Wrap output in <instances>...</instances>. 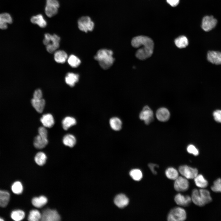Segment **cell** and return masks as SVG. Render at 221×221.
Instances as JSON below:
<instances>
[{
  "label": "cell",
  "mask_w": 221,
  "mask_h": 221,
  "mask_svg": "<svg viewBox=\"0 0 221 221\" xmlns=\"http://www.w3.org/2000/svg\"><path fill=\"white\" fill-rule=\"evenodd\" d=\"M113 53L111 50L105 49L98 50L94 59L97 61L100 66L103 69L106 70L113 64L114 59L113 57Z\"/></svg>",
  "instance_id": "1"
},
{
  "label": "cell",
  "mask_w": 221,
  "mask_h": 221,
  "mask_svg": "<svg viewBox=\"0 0 221 221\" xmlns=\"http://www.w3.org/2000/svg\"><path fill=\"white\" fill-rule=\"evenodd\" d=\"M60 37L56 34L46 33L44 35L43 43L46 46V50L50 53L55 52L59 47Z\"/></svg>",
  "instance_id": "2"
},
{
  "label": "cell",
  "mask_w": 221,
  "mask_h": 221,
  "mask_svg": "<svg viewBox=\"0 0 221 221\" xmlns=\"http://www.w3.org/2000/svg\"><path fill=\"white\" fill-rule=\"evenodd\" d=\"M187 218L185 210L180 207H176L172 208L169 211L167 216L169 221H183Z\"/></svg>",
  "instance_id": "3"
},
{
  "label": "cell",
  "mask_w": 221,
  "mask_h": 221,
  "mask_svg": "<svg viewBox=\"0 0 221 221\" xmlns=\"http://www.w3.org/2000/svg\"><path fill=\"white\" fill-rule=\"evenodd\" d=\"M142 47L138 49L135 53L136 56L138 58L143 60L152 56L153 52L154 43L143 44L140 47Z\"/></svg>",
  "instance_id": "4"
},
{
  "label": "cell",
  "mask_w": 221,
  "mask_h": 221,
  "mask_svg": "<svg viewBox=\"0 0 221 221\" xmlns=\"http://www.w3.org/2000/svg\"><path fill=\"white\" fill-rule=\"evenodd\" d=\"M60 4L58 0H46L45 8V14L48 17H52L56 14Z\"/></svg>",
  "instance_id": "5"
},
{
  "label": "cell",
  "mask_w": 221,
  "mask_h": 221,
  "mask_svg": "<svg viewBox=\"0 0 221 221\" xmlns=\"http://www.w3.org/2000/svg\"><path fill=\"white\" fill-rule=\"evenodd\" d=\"M217 20L212 15H206L202 20L201 28L205 32H209L216 26L218 24Z\"/></svg>",
  "instance_id": "6"
},
{
  "label": "cell",
  "mask_w": 221,
  "mask_h": 221,
  "mask_svg": "<svg viewBox=\"0 0 221 221\" xmlns=\"http://www.w3.org/2000/svg\"><path fill=\"white\" fill-rule=\"evenodd\" d=\"M78 25L80 30L87 32L93 30L94 24L89 17L85 16L82 17L78 19Z\"/></svg>",
  "instance_id": "7"
},
{
  "label": "cell",
  "mask_w": 221,
  "mask_h": 221,
  "mask_svg": "<svg viewBox=\"0 0 221 221\" xmlns=\"http://www.w3.org/2000/svg\"><path fill=\"white\" fill-rule=\"evenodd\" d=\"M178 170L181 175L187 179H194L198 174V171L196 168L186 165L179 166Z\"/></svg>",
  "instance_id": "8"
},
{
  "label": "cell",
  "mask_w": 221,
  "mask_h": 221,
  "mask_svg": "<svg viewBox=\"0 0 221 221\" xmlns=\"http://www.w3.org/2000/svg\"><path fill=\"white\" fill-rule=\"evenodd\" d=\"M41 220L44 221H58L60 216L57 211L49 209L45 210L41 215Z\"/></svg>",
  "instance_id": "9"
},
{
  "label": "cell",
  "mask_w": 221,
  "mask_h": 221,
  "mask_svg": "<svg viewBox=\"0 0 221 221\" xmlns=\"http://www.w3.org/2000/svg\"><path fill=\"white\" fill-rule=\"evenodd\" d=\"M175 189L179 192L187 191L189 187V183L187 179L182 176H179L175 180L174 184Z\"/></svg>",
  "instance_id": "10"
},
{
  "label": "cell",
  "mask_w": 221,
  "mask_h": 221,
  "mask_svg": "<svg viewBox=\"0 0 221 221\" xmlns=\"http://www.w3.org/2000/svg\"><path fill=\"white\" fill-rule=\"evenodd\" d=\"M153 112L151 109L147 106H145L140 112V119L144 121L145 123L148 125L153 119Z\"/></svg>",
  "instance_id": "11"
},
{
  "label": "cell",
  "mask_w": 221,
  "mask_h": 221,
  "mask_svg": "<svg viewBox=\"0 0 221 221\" xmlns=\"http://www.w3.org/2000/svg\"><path fill=\"white\" fill-rule=\"evenodd\" d=\"M174 201L178 205L184 207L188 206L192 201L189 196L184 195L180 193L175 196Z\"/></svg>",
  "instance_id": "12"
},
{
  "label": "cell",
  "mask_w": 221,
  "mask_h": 221,
  "mask_svg": "<svg viewBox=\"0 0 221 221\" xmlns=\"http://www.w3.org/2000/svg\"><path fill=\"white\" fill-rule=\"evenodd\" d=\"M208 61L216 65L221 64V52L214 51H209L207 55Z\"/></svg>",
  "instance_id": "13"
},
{
  "label": "cell",
  "mask_w": 221,
  "mask_h": 221,
  "mask_svg": "<svg viewBox=\"0 0 221 221\" xmlns=\"http://www.w3.org/2000/svg\"><path fill=\"white\" fill-rule=\"evenodd\" d=\"M13 22V19L10 15L7 13L0 14V29H6L8 27V25Z\"/></svg>",
  "instance_id": "14"
},
{
  "label": "cell",
  "mask_w": 221,
  "mask_h": 221,
  "mask_svg": "<svg viewBox=\"0 0 221 221\" xmlns=\"http://www.w3.org/2000/svg\"><path fill=\"white\" fill-rule=\"evenodd\" d=\"M30 21L32 23L36 24L42 28L46 27L47 24L46 20L41 14L32 16L30 18Z\"/></svg>",
  "instance_id": "15"
},
{
  "label": "cell",
  "mask_w": 221,
  "mask_h": 221,
  "mask_svg": "<svg viewBox=\"0 0 221 221\" xmlns=\"http://www.w3.org/2000/svg\"><path fill=\"white\" fill-rule=\"evenodd\" d=\"M191 198L192 201L198 206L203 207L206 204L200 195L199 190L197 189H194L192 190Z\"/></svg>",
  "instance_id": "16"
},
{
  "label": "cell",
  "mask_w": 221,
  "mask_h": 221,
  "mask_svg": "<svg viewBox=\"0 0 221 221\" xmlns=\"http://www.w3.org/2000/svg\"><path fill=\"white\" fill-rule=\"evenodd\" d=\"M40 121L44 127L50 128L54 124V120L53 116L50 114H44L40 118Z\"/></svg>",
  "instance_id": "17"
},
{
  "label": "cell",
  "mask_w": 221,
  "mask_h": 221,
  "mask_svg": "<svg viewBox=\"0 0 221 221\" xmlns=\"http://www.w3.org/2000/svg\"><path fill=\"white\" fill-rule=\"evenodd\" d=\"M48 143L47 138L38 134L34 138L33 145L35 148L41 149L45 147Z\"/></svg>",
  "instance_id": "18"
},
{
  "label": "cell",
  "mask_w": 221,
  "mask_h": 221,
  "mask_svg": "<svg viewBox=\"0 0 221 221\" xmlns=\"http://www.w3.org/2000/svg\"><path fill=\"white\" fill-rule=\"evenodd\" d=\"M170 113L165 108H161L156 112V116L159 121L165 122L168 121L170 117Z\"/></svg>",
  "instance_id": "19"
},
{
  "label": "cell",
  "mask_w": 221,
  "mask_h": 221,
  "mask_svg": "<svg viewBox=\"0 0 221 221\" xmlns=\"http://www.w3.org/2000/svg\"><path fill=\"white\" fill-rule=\"evenodd\" d=\"M114 201L115 205L120 208H123L126 206L129 202L128 198L123 194L117 195L115 197Z\"/></svg>",
  "instance_id": "20"
},
{
  "label": "cell",
  "mask_w": 221,
  "mask_h": 221,
  "mask_svg": "<svg viewBox=\"0 0 221 221\" xmlns=\"http://www.w3.org/2000/svg\"><path fill=\"white\" fill-rule=\"evenodd\" d=\"M31 103L34 108L39 113L43 112L45 105V101L43 99H36L33 98Z\"/></svg>",
  "instance_id": "21"
},
{
  "label": "cell",
  "mask_w": 221,
  "mask_h": 221,
  "mask_svg": "<svg viewBox=\"0 0 221 221\" xmlns=\"http://www.w3.org/2000/svg\"><path fill=\"white\" fill-rule=\"evenodd\" d=\"M79 75L72 72H68L66 74L65 80L66 83L71 87H74L78 81Z\"/></svg>",
  "instance_id": "22"
},
{
  "label": "cell",
  "mask_w": 221,
  "mask_h": 221,
  "mask_svg": "<svg viewBox=\"0 0 221 221\" xmlns=\"http://www.w3.org/2000/svg\"><path fill=\"white\" fill-rule=\"evenodd\" d=\"M109 124L111 128L115 131L120 130L122 126V122L119 118L114 117L109 120Z\"/></svg>",
  "instance_id": "23"
},
{
  "label": "cell",
  "mask_w": 221,
  "mask_h": 221,
  "mask_svg": "<svg viewBox=\"0 0 221 221\" xmlns=\"http://www.w3.org/2000/svg\"><path fill=\"white\" fill-rule=\"evenodd\" d=\"M68 58L67 53L64 51L59 50L56 51L54 53V59L59 63H65Z\"/></svg>",
  "instance_id": "24"
},
{
  "label": "cell",
  "mask_w": 221,
  "mask_h": 221,
  "mask_svg": "<svg viewBox=\"0 0 221 221\" xmlns=\"http://www.w3.org/2000/svg\"><path fill=\"white\" fill-rule=\"evenodd\" d=\"M10 198V195L8 191L0 190V207H6Z\"/></svg>",
  "instance_id": "25"
},
{
  "label": "cell",
  "mask_w": 221,
  "mask_h": 221,
  "mask_svg": "<svg viewBox=\"0 0 221 221\" xmlns=\"http://www.w3.org/2000/svg\"><path fill=\"white\" fill-rule=\"evenodd\" d=\"M194 179L196 185L201 188H205L208 185V181L201 174H198Z\"/></svg>",
  "instance_id": "26"
},
{
  "label": "cell",
  "mask_w": 221,
  "mask_h": 221,
  "mask_svg": "<svg viewBox=\"0 0 221 221\" xmlns=\"http://www.w3.org/2000/svg\"><path fill=\"white\" fill-rule=\"evenodd\" d=\"M62 124L63 129L65 130H67L69 128L76 124V120L74 117L67 116L62 120Z\"/></svg>",
  "instance_id": "27"
},
{
  "label": "cell",
  "mask_w": 221,
  "mask_h": 221,
  "mask_svg": "<svg viewBox=\"0 0 221 221\" xmlns=\"http://www.w3.org/2000/svg\"><path fill=\"white\" fill-rule=\"evenodd\" d=\"M76 142L75 137L70 134L65 135L63 139V142L64 145L71 148L74 146L76 143Z\"/></svg>",
  "instance_id": "28"
},
{
  "label": "cell",
  "mask_w": 221,
  "mask_h": 221,
  "mask_svg": "<svg viewBox=\"0 0 221 221\" xmlns=\"http://www.w3.org/2000/svg\"><path fill=\"white\" fill-rule=\"evenodd\" d=\"M47 202V199L45 196H41L38 197H34L33 199L32 202L35 207L40 208L45 205Z\"/></svg>",
  "instance_id": "29"
},
{
  "label": "cell",
  "mask_w": 221,
  "mask_h": 221,
  "mask_svg": "<svg viewBox=\"0 0 221 221\" xmlns=\"http://www.w3.org/2000/svg\"><path fill=\"white\" fill-rule=\"evenodd\" d=\"M174 42L176 46L180 48H185L188 44L187 38L184 36H179L176 38Z\"/></svg>",
  "instance_id": "30"
},
{
  "label": "cell",
  "mask_w": 221,
  "mask_h": 221,
  "mask_svg": "<svg viewBox=\"0 0 221 221\" xmlns=\"http://www.w3.org/2000/svg\"><path fill=\"white\" fill-rule=\"evenodd\" d=\"M200 195L206 204L211 202L212 199L209 191L204 188H200L199 190Z\"/></svg>",
  "instance_id": "31"
},
{
  "label": "cell",
  "mask_w": 221,
  "mask_h": 221,
  "mask_svg": "<svg viewBox=\"0 0 221 221\" xmlns=\"http://www.w3.org/2000/svg\"><path fill=\"white\" fill-rule=\"evenodd\" d=\"M165 174L169 179L175 180L179 176L178 171L174 168L170 167L165 170Z\"/></svg>",
  "instance_id": "32"
},
{
  "label": "cell",
  "mask_w": 221,
  "mask_h": 221,
  "mask_svg": "<svg viewBox=\"0 0 221 221\" xmlns=\"http://www.w3.org/2000/svg\"><path fill=\"white\" fill-rule=\"evenodd\" d=\"M24 212L20 210H14L11 212V217L13 220L16 221H19L22 220L25 217Z\"/></svg>",
  "instance_id": "33"
},
{
  "label": "cell",
  "mask_w": 221,
  "mask_h": 221,
  "mask_svg": "<svg viewBox=\"0 0 221 221\" xmlns=\"http://www.w3.org/2000/svg\"><path fill=\"white\" fill-rule=\"evenodd\" d=\"M47 157L43 152H40L37 153L34 158L35 162L38 165L42 166L46 162Z\"/></svg>",
  "instance_id": "34"
},
{
  "label": "cell",
  "mask_w": 221,
  "mask_h": 221,
  "mask_svg": "<svg viewBox=\"0 0 221 221\" xmlns=\"http://www.w3.org/2000/svg\"><path fill=\"white\" fill-rule=\"evenodd\" d=\"M67 61L69 64L72 68H76L81 63L80 60L74 55H70L68 58Z\"/></svg>",
  "instance_id": "35"
},
{
  "label": "cell",
  "mask_w": 221,
  "mask_h": 221,
  "mask_svg": "<svg viewBox=\"0 0 221 221\" xmlns=\"http://www.w3.org/2000/svg\"><path fill=\"white\" fill-rule=\"evenodd\" d=\"M41 215L40 212L37 210L30 211L28 219L30 221H37L41 219Z\"/></svg>",
  "instance_id": "36"
},
{
  "label": "cell",
  "mask_w": 221,
  "mask_h": 221,
  "mask_svg": "<svg viewBox=\"0 0 221 221\" xmlns=\"http://www.w3.org/2000/svg\"><path fill=\"white\" fill-rule=\"evenodd\" d=\"M11 189L13 192L14 194H20L22 192L23 187L20 182L16 181L12 184Z\"/></svg>",
  "instance_id": "37"
},
{
  "label": "cell",
  "mask_w": 221,
  "mask_h": 221,
  "mask_svg": "<svg viewBox=\"0 0 221 221\" xmlns=\"http://www.w3.org/2000/svg\"><path fill=\"white\" fill-rule=\"evenodd\" d=\"M130 175L133 179L135 181H140L142 178L143 175L141 170L138 169H134L131 170Z\"/></svg>",
  "instance_id": "38"
},
{
  "label": "cell",
  "mask_w": 221,
  "mask_h": 221,
  "mask_svg": "<svg viewBox=\"0 0 221 221\" xmlns=\"http://www.w3.org/2000/svg\"><path fill=\"white\" fill-rule=\"evenodd\" d=\"M211 188L214 192L221 193V178H218L215 180Z\"/></svg>",
  "instance_id": "39"
},
{
  "label": "cell",
  "mask_w": 221,
  "mask_h": 221,
  "mask_svg": "<svg viewBox=\"0 0 221 221\" xmlns=\"http://www.w3.org/2000/svg\"><path fill=\"white\" fill-rule=\"evenodd\" d=\"M187 151L189 153L192 154L195 156L199 154V151L198 149L192 145H190L187 147Z\"/></svg>",
  "instance_id": "40"
},
{
  "label": "cell",
  "mask_w": 221,
  "mask_h": 221,
  "mask_svg": "<svg viewBox=\"0 0 221 221\" xmlns=\"http://www.w3.org/2000/svg\"><path fill=\"white\" fill-rule=\"evenodd\" d=\"M213 115L215 120L218 122L221 123V110H215L213 112Z\"/></svg>",
  "instance_id": "41"
},
{
  "label": "cell",
  "mask_w": 221,
  "mask_h": 221,
  "mask_svg": "<svg viewBox=\"0 0 221 221\" xmlns=\"http://www.w3.org/2000/svg\"><path fill=\"white\" fill-rule=\"evenodd\" d=\"M38 132L39 135L47 138L48 132L45 127L41 126L39 127Z\"/></svg>",
  "instance_id": "42"
},
{
  "label": "cell",
  "mask_w": 221,
  "mask_h": 221,
  "mask_svg": "<svg viewBox=\"0 0 221 221\" xmlns=\"http://www.w3.org/2000/svg\"><path fill=\"white\" fill-rule=\"evenodd\" d=\"M42 91L40 89L36 90L33 94V98L36 99H40L42 98Z\"/></svg>",
  "instance_id": "43"
},
{
  "label": "cell",
  "mask_w": 221,
  "mask_h": 221,
  "mask_svg": "<svg viewBox=\"0 0 221 221\" xmlns=\"http://www.w3.org/2000/svg\"><path fill=\"white\" fill-rule=\"evenodd\" d=\"M148 166L152 173L154 174H156L157 173L155 170V168L159 167V165L156 164L150 163L148 164Z\"/></svg>",
  "instance_id": "44"
},
{
  "label": "cell",
  "mask_w": 221,
  "mask_h": 221,
  "mask_svg": "<svg viewBox=\"0 0 221 221\" xmlns=\"http://www.w3.org/2000/svg\"><path fill=\"white\" fill-rule=\"evenodd\" d=\"M167 2L171 6L175 7L179 3V0H166Z\"/></svg>",
  "instance_id": "45"
},
{
  "label": "cell",
  "mask_w": 221,
  "mask_h": 221,
  "mask_svg": "<svg viewBox=\"0 0 221 221\" xmlns=\"http://www.w3.org/2000/svg\"><path fill=\"white\" fill-rule=\"evenodd\" d=\"M4 221V220L3 219L0 217V221Z\"/></svg>",
  "instance_id": "46"
}]
</instances>
